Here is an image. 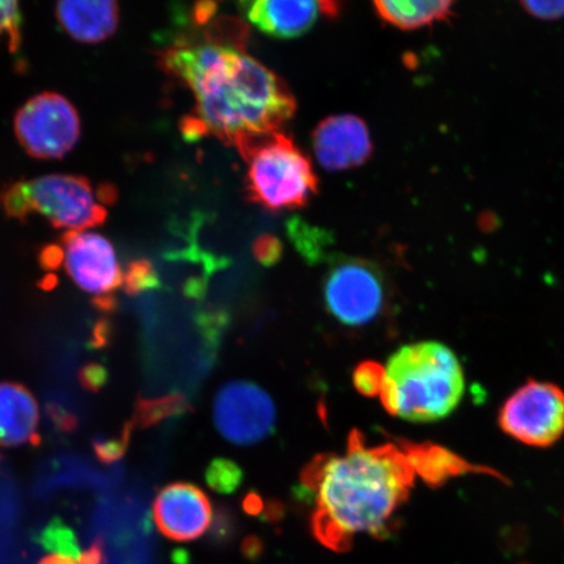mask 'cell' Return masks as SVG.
I'll use <instances>...</instances> for the list:
<instances>
[{
	"mask_svg": "<svg viewBox=\"0 0 564 564\" xmlns=\"http://www.w3.org/2000/svg\"><path fill=\"white\" fill-rule=\"evenodd\" d=\"M161 65L195 97V115L182 126L187 137H216L239 150L294 116V97L280 77L235 46L180 42L161 54Z\"/></svg>",
	"mask_w": 564,
	"mask_h": 564,
	"instance_id": "obj_1",
	"label": "cell"
},
{
	"mask_svg": "<svg viewBox=\"0 0 564 564\" xmlns=\"http://www.w3.org/2000/svg\"><path fill=\"white\" fill-rule=\"evenodd\" d=\"M414 479L408 454L359 438L343 455L323 456L303 476L314 494L313 532L324 546L344 553L357 534L380 538L406 502Z\"/></svg>",
	"mask_w": 564,
	"mask_h": 564,
	"instance_id": "obj_2",
	"label": "cell"
},
{
	"mask_svg": "<svg viewBox=\"0 0 564 564\" xmlns=\"http://www.w3.org/2000/svg\"><path fill=\"white\" fill-rule=\"evenodd\" d=\"M464 392V371L455 352L438 341H421L388 359L380 398L394 417L422 423L448 417Z\"/></svg>",
	"mask_w": 564,
	"mask_h": 564,
	"instance_id": "obj_3",
	"label": "cell"
},
{
	"mask_svg": "<svg viewBox=\"0 0 564 564\" xmlns=\"http://www.w3.org/2000/svg\"><path fill=\"white\" fill-rule=\"evenodd\" d=\"M115 197V188H95L84 176L48 174L10 183L0 192V208L15 220L39 215L56 229L87 231L105 223Z\"/></svg>",
	"mask_w": 564,
	"mask_h": 564,
	"instance_id": "obj_4",
	"label": "cell"
},
{
	"mask_svg": "<svg viewBox=\"0 0 564 564\" xmlns=\"http://www.w3.org/2000/svg\"><path fill=\"white\" fill-rule=\"evenodd\" d=\"M249 164L247 182L251 199L271 210L306 206L317 188L312 162L291 138L271 132L239 148Z\"/></svg>",
	"mask_w": 564,
	"mask_h": 564,
	"instance_id": "obj_5",
	"label": "cell"
},
{
	"mask_svg": "<svg viewBox=\"0 0 564 564\" xmlns=\"http://www.w3.org/2000/svg\"><path fill=\"white\" fill-rule=\"evenodd\" d=\"M499 426L529 447L549 448L564 435V391L560 386L528 380L505 401Z\"/></svg>",
	"mask_w": 564,
	"mask_h": 564,
	"instance_id": "obj_6",
	"label": "cell"
},
{
	"mask_svg": "<svg viewBox=\"0 0 564 564\" xmlns=\"http://www.w3.org/2000/svg\"><path fill=\"white\" fill-rule=\"evenodd\" d=\"M13 124L20 145L40 160L66 156L80 138V118L75 106L54 91L34 96L21 106Z\"/></svg>",
	"mask_w": 564,
	"mask_h": 564,
	"instance_id": "obj_7",
	"label": "cell"
},
{
	"mask_svg": "<svg viewBox=\"0 0 564 564\" xmlns=\"http://www.w3.org/2000/svg\"><path fill=\"white\" fill-rule=\"evenodd\" d=\"M324 301L330 315L349 327H361L383 312L386 286L382 274L369 262H337L324 282Z\"/></svg>",
	"mask_w": 564,
	"mask_h": 564,
	"instance_id": "obj_8",
	"label": "cell"
},
{
	"mask_svg": "<svg viewBox=\"0 0 564 564\" xmlns=\"http://www.w3.org/2000/svg\"><path fill=\"white\" fill-rule=\"evenodd\" d=\"M214 417L225 440L238 446H251L272 434L276 408L262 387L247 380H232L218 391Z\"/></svg>",
	"mask_w": 564,
	"mask_h": 564,
	"instance_id": "obj_9",
	"label": "cell"
},
{
	"mask_svg": "<svg viewBox=\"0 0 564 564\" xmlns=\"http://www.w3.org/2000/svg\"><path fill=\"white\" fill-rule=\"evenodd\" d=\"M63 265L70 279L95 300L112 297L123 284L115 247L94 231H66L61 238Z\"/></svg>",
	"mask_w": 564,
	"mask_h": 564,
	"instance_id": "obj_10",
	"label": "cell"
},
{
	"mask_svg": "<svg viewBox=\"0 0 564 564\" xmlns=\"http://www.w3.org/2000/svg\"><path fill=\"white\" fill-rule=\"evenodd\" d=\"M153 517L165 538L188 542L208 531L214 511L203 490L192 484L178 482L160 491L153 506Z\"/></svg>",
	"mask_w": 564,
	"mask_h": 564,
	"instance_id": "obj_11",
	"label": "cell"
},
{
	"mask_svg": "<svg viewBox=\"0 0 564 564\" xmlns=\"http://www.w3.org/2000/svg\"><path fill=\"white\" fill-rule=\"evenodd\" d=\"M313 145L317 162L329 172L361 166L372 152L368 126L350 115L324 119L313 133Z\"/></svg>",
	"mask_w": 564,
	"mask_h": 564,
	"instance_id": "obj_12",
	"label": "cell"
},
{
	"mask_svg": "<svg viewBox=\"0 0 564 564\" xmlns=\"http://www.w3.org/2000/svg\"><path fill=\"white\" fill-rule=\"evenodd\" d=\"M243 6L251 24L278 39L300 37L312 30L321 17L334 18L338 12V4L334 2L258 0Z\"/></svg>",
	"mask_w": 564,
	"mask_h": 564,
	"instance_id": "obj_13",
	"label": "cell"
},
{
	"mask_svg": "<svg viewBox=\"0 0 564 564\" xmlns=\"http://www.w3.org/2000/svg\"><path fill=\"white\" fill-rule=\"evenodd\" d=\"M37 401L24 386L0 383V446L40 444Z\"/></svg>",
	"mask_w": 564,
	"mask_h": 564,
	"instance_id": "obj_14",
	"label": "cell"
},
{
	"mask_svg": "<svg viewBox=\"0 0 564 564\" xmlns=\"http://www.w3.org/2000/svg\"><path fill=\"white\" fill-rule=\"evenodd\" d=\"M56 19L70 37L83 44H97L115 34L119 23L116 2H61Z\"/></svg>",
	"mask_w": 564,
	"mask_h": 564,
	"instance_id": "obj_15",
	"label": "cell"
},
{
	"mask_svg": "<svg viewBox=\"0 0 564 564\" xmlns=\"http://www.w3.org/2000/svg\"><path fill=\"white\" fill-rule=\"evenodd\" d=\"M378 15L400 30L412 31L447 20L453 13V2L440 0H408V2H377Z\"/></svg>",
	"mask_w": 564,
	"mask_h": 564,
	"instance_id": "obj_16",
	"label": "cell"
},
{
	"mask_svg": "<svg viewBox=\"0 0 564 564\" xmlns=\"http://www.w3.org/2000/svg\"><path fill=\"white\" fill-rule=\"evenodd\" d=\"M414 470L430 482H443L447 478L463 475L474 469L471 465L462 460L446 449H412L408 454Z\"/></svg>",
	"mask_w": 564,
	"mask_h": 564,
	"instance_id": "obj_17",
	"label": "cell"
},
{
	"mask_svg": "<svg viewBox=\"0 0 564 564\" xmlns=\"http://www.w3.org/2000/svg\"><path fill=\"white\" fill-rule=\"evenodd\" d=\"M187 409V400L178 393L158 399H139L131 427H150L169 417L185 413Z\"/></svg>",
	"mask_w": 564,
	"mask_h": 564,
	"instance_id": "obj_18",
	"label": "cell"
},
{
	"mask_svg": "<svg viewBox=\"0 0 564 564\" xmlns=\"http://www.w3.org/2000/svg\"><path fill=\"white\" fill-rule=\"evenodd\" d=\"M41 544L48 552L58 555L80 558V547L77 544L76 535L69 527L59 519H54L41 533Z\"/></svg>",
	"mask_w": 564,
	"mask_h": 564,
	"instance_id": "obj_19",
	"label": "cell"
},
{
	"mask_svg": "<svg viewBox=\"0 0 564 564\" xmlns=\"http://www.w3.org/2000/svg\"><path fill=\"white\" fill-rule=\"evenodd\" d=\"M209 488L217 492L230 494L242 482V470L228 458H216L206 471Z\"/></svg>",
	"mask_w": 564,
	"mask_h": 564,
	"instance_id": "obj_20",
	"label": "cell"
},
{
	"mask_svg": "<svg viewBox=\"0 0 564 564\" xmlns=\"http://www.w3.org/2000/svg\"><path fill=\"white\" fill-rule=\"evenodd\" d=\"M124 291L129 294H139L159 286L156 271L147 260H138L127 267L123 274Z\"/></svg>",
	"mask_w": 564,
	"mask_h": 564,
	"instance_id": "obj_21",
	"label": "cell"
},
{
	"mask_svg": "<svg viewBox=\"0 0 564 564\" xmlns=\"http://www.w3.org/2000/svg\"><path fill=\"white\" fill-rule=\"evenodd\" d=\"M21 23H23V17H21L19 3L0 2V41L6 40L13 53L21 44Z\"/></svg>",
	"mask_w": 564,
	"mask_h": 564,
	"instance_id": "obj_22",
	"label": "cell"
},
{
	"mask_svg": "<svg viewBox=\"0 0 564 564\" xmlns=\"http://www.w3.org/2000/svg\"><path fill=\"white\" fill-rule=\"evenodd\" d=\"M384 368L373 362L359 365L355 371V386L365 397L373 398L382 393Z\"/></svg>",
	"mask_w": 564,
	"mask_h": 564,
	"instance_id": "obj_23",
	"label": "cell"
},
{
	"mask_svg": "<svg viewBox=\"0 0 564 564\" xmlns=\"http://www.w3.org/2000/svg\"><path fill=\"white\" fill-rule=\"evenodd\" d=\"M131 430L132 427L129 425L124 427L118 438L95 441L94 449L98 460L105 464L121 460L126 454L127 446H129Z\"/></svg>",
	"mask_w": 564,
	"mask_h": 564,
	"instance_id": "obj_24",
	"label": "cell"
},
{
	"mask_svg": "<svg viewBox=\"0 0 564 564\" xmlns=\"http://www.w3.org/2000/svg\"><path fill=\"white\" fill-rule=\"evenodd\" d=\"M109 373L105 366L88 364L79 371V380L83 388L89 392H98L108 383Z\"/></svg>",
	"mask_w": 564,
	"mask_h": 564,
	"instance_id": "obj_25",
	"label": "cell"
},
{
	"mask_svg": "<svg viewBox=\"0 0 564 564\" xmlns=\"http://www.w3.org/2000/svg\"><path fill=\"white\" fill-rule=\"evenodd\" d=\"M521 6L539 19L553 20L564 17V2H525Z\"/></svg>",
	"mask_w": 564,
	"mask_h": 564,
	"instance_id": "obj_26",
	"label": "cell"
},
{
	"mask_svg": "<svg viewBox=\"0 0 564 564\" xmlns=\"http://www.w3.org/2000/svg\"><path fill=\"white\" fill-rule=\"evenodd\" d=\"M280 243L276 239H272L271 237H264L260 239V241L256 246V253L260 262L263 263H272L276 262L280 258L281 253Z\"/></svg>",
	"mask_w": 564,
	"mask_h": 564,
	"instance_id": "obj_27",
	"label": "cell"
},
{
	"mask_svg": "<svg viewBox=\"0 0 564 564\" xmlns=\"http://www.w3.org/2000/svg\"><path fill=\"white\" fill-rule=\"evenodd\" d=\"M47 413L55 426L63 430V432H74L77 426L75 415L68 413L65 408L53 404L47 408Z\"/></svg>",
	"mask_w": 564,
	"mask_h": 564,
	"instance_id": "obj_28",
	"label": "cell"
},
{
	"mask_svg": "<svg viewBox=\"0 0 564 564\" xmlns=\"http://www.w3.org/2000/svg\"><path fill=\"white\" fill-rule=\"evenodd\" d=\"M40 262L42 268L46 271H55L63 264V252L59 245L46 247L41 252Z\"/></svg>",
	"mask_w": 564,
	"mask_h": 564,
	"instance_id": "obj_29",
	"label": "cell"
},
{
	"mask_svg": "<svg viewBox=\"0 0 564 564\" xmlns=\"http://www.w3.org/2000/svg\"><path fill=\"white\" fill-rule=\"evenodd\" d=\"M111 337V327L108 322L101 321L98 322L95 326L94 337H91V347L94 348H104L105 345H108Z\"/></svg>",
	"mask_w": 564,
	"mask_h": 564,
	"instance_id": "obj_30",
	"label": "cell"
},
{
	"mask_svg": "<svg viewBox=\"0 0 564 564\" xmlns=\"http://www.w3.org/2000/svg\"><path fill=\"white\" fill-rule=\"evenodd\" d=\"M104 558V549L101 542H96L79 558V564H101Z\"/></svg>",
	"mask_w": 564,
	"mask_h": 564,
	"instance_id": "obj_31",
	"label": "cell"
},
{
	"mask_svg": "<svg viewBox=\"0 0 564 564\" xmlns=\"http://www.w3.org/2000/svg\"><path fill=\"white\" fill-rule=\"evenodd\" d=\"M40 564H79L76 560L70 558V556L52 554L46 556V558L42 560Z\"/></svg>",
	"mask_w": 564,
	"mask_h": 564,
	"instance_id": "obj_32",
	"label": "cell"
}]
</instances>
